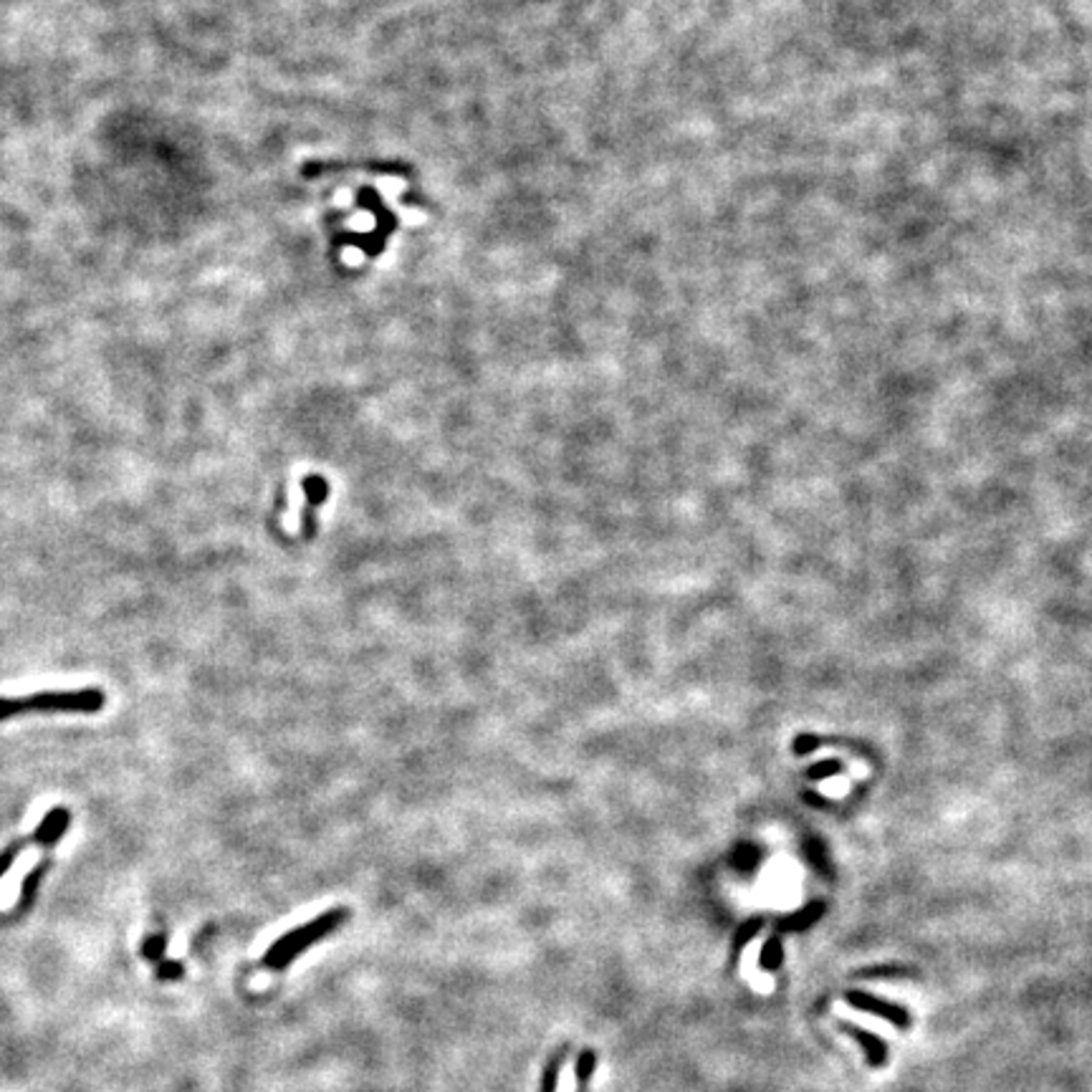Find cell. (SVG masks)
<instances>
[{"instance_id": "cell-4", "label": "cell", "mask_w": 1092, "mask_h": 1092, "mask_svg": "<svg viewBox=\"0 0 1092 1092\" xmlns=\"http://www.w3.org/2000/svg\"><path fill=\"white\" fill-rule=\"evenodd\" d=\"M838 1030L842 1032V1034L852 1036V1039L863 1047L865 1060L870 1062V1068H885L887 1060H890V1049H887L885 1039H880L878 1034H873V1032L863 1030V1027H857V1024L852 1022H839Z\"/></svg>"}, {"instance_id": "cell-2", "label": "cell", "mask_w": 1092, "mask_h": 1092, "mask_svg": "<svg viewBox=\"0 0 1092 1092\" xmlns=\"http://www.w3.org/2000/svg\"><path fill=\"white\" fill-rule=\"evenodd\" d=\"M341 920V913H330V916H322V918H317L314 923L304 925V928H296V931L292 933V936L281 938V941H276V944L271 946V951H268L266 956V966L268 968H286L289 963L296 958L301 951L306 949V946H311L314 941H319V938H324L327 933H332V928H334L336 923Z\"/></svg>"}, {"instance_id": "cell-1", "label": "cell", "mask_w": 1092, "mask_h": 1092, "mask_svg": "<svg viewBox=\"0 0 1092 1092\" xmlns=\"http://www.w3.org/2000/svg\"><path fill=\"white\" fill-rule=\"evenodd\" d=\"M104 693L99 688L71 690V693H36L23 701L0 698V721L20 714H97L104 706Z\"/></svg>"}, {"instance_id": "cell-7", "label": "cell", "mask_w": 1092, "mask_h": 1092, "mask_svg": "<svg viewBox=\"0 0 1092 1092\" xmlns=\"http://www.w3.org/2000/svg\"><path fill=\"white\" fill-rule=\"evenodd\" d=\"M597 1068V1055L595 1049H584L582 1055H579V1062H577V1085L584 1087L587 1082L592 1080V1072H595Z\"/></svg>"}, {"instance_id": "cell-10", "label": "cell", "mask_w": 1092, "mask_h": 1092, "mask_svg": "<svg viewBox=\"0 0 1092 1092\" xmlns=\"http://www.w3.org/2000/svg\"><path fill=\"white\" fill-rule=\"evenodd\" d=\"M819 913H822V906H812V908H807V911H804V913H800V916H797V918H792V920H789V928H795V931H801V928H804V925L814 923V920H817V918H819Z\"/></svg>"}, {"instance_id": "cell-5", "label": "cell", "mask_w": 1092, "mask_h": 1092, "mask_svg": "<svg viewBox=\"0 0 1092 1092\" xmlns=\"http://www.w3.org/2000/svg\"><path fill=\"white\" fill-rule=\"evenodd\" d=\"M68 819H71V814H68L66 807H54L49 812V817L38 825L36 835H33V842L38 844H54L57 839L63 838V832H66L68 827Z\"/></svg>"}, {"instance_id": "cell-12", "label": "cell", "mask_w": 1092, "mask_h": 1092, "mask_svg": "<svg viewBox=\"0 0 1092 1092\" xmlns=\"http://www.w3.org/2000/svg\"><path fill=\"white\" fill-rule=\"evenodd\" d=\"M23 844H25V842H16V844H11V847H8V850H6V852H3V855H0V878L6 876V873H8V868H11V865H13V860H16V855H19V852H20V847H23Z\"/></svg>"}, {"instance_id": "cell-8", "label": "cell", "mask_w": 1092, "mask_h": 1092, "mask_svg": "<svg viewBox=\"0 0 1092 1092\" xmlns=\"http://www.w3.org/2000/svg\"><path fill=\"white\" fill-rule=\"evenodd\" d=\"M562 1062H565V1055H557L552 1062H549V1065H546L544 1080H541V1092H557L559 1072H562Z\"/></svg>"}, {"instance_id": "cell-14", "label": "cell", "mask_w": 1092, "mask_h": 1092, "mask_svg": "<svg viewBox=\"0 0 1092 1092\" xmlns=\"http://www.w3.org/2000/svg\"><path fill=\"white\" fill-rule=\"evenodd\" d=\"M41 873H44V870L36 868V870H33V873H31V876H28V880H25V885H23V903H28V900L33 898V890H36V882H38V878H41Z\"/></svg>"}, {"instance_id": "cell-11", "label": "cell", "mask_w": 1092, "mask_h": 1092, "mask_svg": "<svg viewBox=\"0 0 1092 1092\" xmlns=\"http://www.w3.org/2000/svg\"><path fill=\"white\" fill-rule=\"evenodd\" d=\"M162 951H165V936H152L144 941L142 946V954L147 956V958H152V961H157L162 956Z\"/></svg>"}, {"instance_id": "cell-13", "label": "cell", "mask_w": 1092, "mask_h": 1092, "mask_svg": "<svg viewBox=\"0 0 1092 1092\" xmlns=\"http://www.w3.org/2000/svg\"><path fill=\"white\" fill-rule=\"evenodd\" d=\"M157 976L160 979H177V976H182V966L180 963H160L157 966Z\"/></svg>"}, {"instance_id": "cell-9", "label": "cell", "mask_w": 1092, "mask_h": 1092, "mask_svg": "<svg viewBox=\"0 0 1092 1092\" xmlns=\"http://www.w3.org/2000/svg\"><path fill=\"white\" fill-rule=\"evenodd\" d=\"M761 928V920H751V923H746L744 928H741V933L736 936V941H733V958L741 954V949H744L746 944H749L751 938L757 936V931Z\"/></svg>"}, {"instance_id": "cell-3", "label": "cell", "mask_w": 1092, "mask_h": 1092, "mask_svg": "<svg viewBox=\"0 0 1092 1092\" xmlns=\"http://www.w3.org/2000/svg\"><path fill=\"white\" fill-rule=\"evenodd\" d=\"M844 1001H847L850 1006H855L857 1012H865V1014H873V1017L885 1019V1022H890L893 1027H898V1030H908V1027L913 1024V1017H911V1012H908L906 1006L880 999V996H876V994H870V992H860V989H855V992H847V994H844Z\"/></svg>"}, {"instance_id": "cell-6", "label": "cell", "mask_w": 1092, "mask_h": 1092, "mask_svg": "<svg viewBox=\"0 0 1092 1092\" xmlns=\"http://www.w3.org/2000/svg\"><path fill=\"white\" fill-rule=\"evenodd\" d=\"M759 963H761L763 971H779V968H782L784 949L779 938H769V941L763 944L761 956H759Z\"/></svg>"}]
</instances>
